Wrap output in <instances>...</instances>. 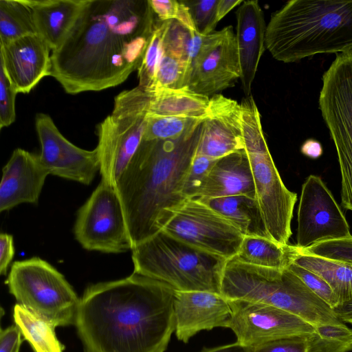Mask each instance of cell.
Listing matches in <instances>:
<instances>
[{"mask_svg":"<svg viewBox=\"0 0 352 352\" xmlns=\"http://www.w3.org/2000/svg\"><path fill=\"white\" fill-rule=\"evenodd\" d=\"M292 263L321 276L332 288L339 305L352 299V263L305 254L298 250Z\"/></svg>","mask_w":352,"mask_h":352,"instance_id":"4316f807","label":"cell"},{"mask_svg":"<svg viewBox=\"0 0 352 352\" xmlns=\"http://www.w3.org/2000/svg\"><path fill=\"white\" fill-rule=\"evenodd\" d=\"M14 254L13 236L7 233L0 234V273L6 275Z\"/></svg>","mask_w":352,"mask_h":352,"instance_id":"7bdbcfd3","label":"cell"},{"mask_svg":"<svg viewBox=\"0 0 352 352\" xmlns=\"http://www.w3.org/2000/svg\"><path fill=\"white\" fill-rule=\"evenodd\" d=\"M265 48L285 63L352 52V1L292 0L266 25Z\"/></svg>","mask_w":352,"mask_h":352,"instance_id":"277c9868","label":"cell"},{"mask_svg":"<svg viewBox=\"0 0 352 352\" xmlns=\"http://www.w3.org/2000/svg\"><path fill=\"white\" fill-rule=\"evenodd\" d=\"M241 78L236 34L229 25L204 36L186 87L207 97L232 87Z\"/></svg>","mask_w":352,"mask_h":352,"instance_id":"5bb4252c","label":"cell"},{"mask_svg":"<svg viewBox=\"0 0 352 352\" xmlns=\"http://www.w3.org/2000/svg\"><path fill=\"white\" fill-rule=\"evenodd\" d=\"M162 230L228 260L237 254L244 238L229 219L199 198L187 199Z\"/></svg>","mask_w":352,"mask_h":352,"instance_id":"8fae6325","label":"cell"},{"mask_svg":"<svg viewBox=\"0 0 352 352\" xmlns=\"http://www.w3.org/2000/svg\"><path fill=\"white\" fill-rule=\"evenodd\" d=\"M231 314L228 300L221 294L175 290V333L184 343L201 331L229 328Z\"/></svg>","mask_w":352,"mask_h":352,"instance_id":"d6986e66","label":"cell"},{"mask_svg":"<svg viewBox=\"0 0 352 352\" xmlns=\"http://www.w3.org/2000/svg\"><path fill=\"white\" fill-rule=\"evenodd\" d=\"M74 233L82 247L89 251L115 254L131 250L121 204L113 186L101 179L78 210Z\"/></svg>","mask_w":352,"mask_h":352,"instance_id":"30bf717a","label":"cell"},{"mask_svg":"<svg viewBox=\"0 0 352 352\" xmlns=\"http://www.w3.org/2000/svg\"><path fill=\"white\" fill-rule=\"evenodd\" d=\"M89 0H24L36 31L53 51L66 40Z\"/></svg>","mask_w":352,"mask_h":352,"instance_id":"603a6c76","label":"cell"},{"mask_svg":"<svg viewBox=\"0 0 352 352\" xmlns=\"http://www.w3.org/2000/svg\"><path fill=\"white\" fill-rule=\"evenodd\" d=\"M164 30V21L157 23L142 63L138 69L139 78L138 87L147 91L151 90L154 83L155 74L162 52Z\"/></svg>","mask_w":352,"mask_h":352,"instance_id":"1f68e13d","label":"cell"},{"mask_svg":"<svg viewBox=\"0 0 352 352\" xmlns=\"http://www.w3.org/2000/svg\"><path fill=\"white\" fill-rule=\"evenodd\" d=\"M151 98L138 86L121 92L112 113L97 126L101 179L113 187L143 141Z\"/></svg>","mask_w":352,"mask_h":352,"instance_id":"ba28073f","label":"cell"},{"mask_svg":"<svg viewBox=\"0 0 352 352\" xmlns=\"http://www.w3.org/2000/svg\"><path fill=\"white\" fill-rule=\"evenodd\" d=\"M245 150L252 172L255 197L270 239L288 244L297 195L285 186L267 144Z\"/></svg>","mask_w":352,"mask_h":352,"instance_id":"7c38bea8","label":"cell"},{"mask_svg":"<svg viewBox=\"0 0 352 352\" xmlns=\"http://www.w3.org/2000/svg\"><path fill=\"white\" fill-rule=\"evenodd\" d=\"M35 126L41 146L38 155L50 175L89 185L100 172L96 148L88 151L73 144L45 113L36 115Z\"/></svg>","mask_w":352,"mask_h":352,"instance_id":"2e32d148","label":"cell"},{"mask_svg":"<svg viewBox=\"0 0 352 352\" xmlns=\"http://www.w3.org/2000/svg\"><path fill=\"white\" fill-rule=\"evenodd\" d=\"M216 161L215 159L195 153L183 188L184 195L187 199L197 197L209 171Z\"/></svg>","mask_w":352,"mask_h":352,"instance_id":"f35d334b","label":"cell"},{"mask_svg":"<svg viewBox=\"0 0 352 352\" xmlns=\"http://www.w3.org/2000/svg\"><path fill=\"white\" fill-rule=\"evenodd\" d=\"M287 269L296 275L304 284L331 309L338 305V300L330 285L317 274L294 263Z\"/></svg>","mask_w":352,"mask_h":352,"instance_id":"74e56055","label":"cell"},{"mask_svg":"<svg viewBox=\"0 0 352 352\" xmlns=\"http://www.w3.org/2000/svg\"><path fill=\"white\" fill-rule=\"evenodd\" d=\"M133 272L165 283L175 291L221 294L228 261L161 230L131 248Z\"/></svg>","mask_w":352,"mask_h":352,"instance_id":"8992f818","label":"cell"},{"mask_svg":"<svg viewBox=\"0 0 352 352\" xmlns=\"http://www.w3.org/2000/svg\"><path fill=\"white\" fill-rule=\"evenodd\" d=\"M19 328L11 325L0 332V352H19L22 342Z\"/></svg>","mask_w":352,"mask_h":352,"instance_id":"b9f144b4","label":"cell"},{"mask_svg":"<svg viewBox=\"0 0 352 352\" xmlns=\"http://www.w3.org/2000/svg\"><path fill=\"white\" fill-rule=\"evenodd\" d=\"M148 0H89L51 54V76L70 94L117 86L138 69L157 23Z\"/></svg>","mask_w":352,"mask_h":352,"instance_id":"6da1fadb","label":"cell"},{"mask_svg":"<svg viewBox=\"0 0 352 352\" xmlns=\"http://www.w3.org/2000/svg\"><path fill=\"white\" fill-rule=\"evenodd\" d=\"M186 67L178 58L162 51L151 90L185 87Z\"/></svg>","mask_w":352,"mask_h":352,"instance_id":"d6a6232c","label":"cell"},{"mask_svg":"<svg viewBox=\"0 0 352 352\" xmlns=\"http://www.w3.org/2000/svg\"><path fill=\"white\" fill-rule=\"evenodd\" d=\"M340 206L321 177L311 175L302 186L298 209L297 248L351 236Z\"/></svg>","mask_w":352,"mask_h":352,"instance_id":"4fadbf2b","label":"cell"},{"mask_svg":"<svg viewBox=\"0 0 352 352\" xmlns=\"http://www.w3.org/2000/svg\"><path fill=\"white\" fill-rule=\"evenodd\" d=\"M243 2V1L241 0H219L216 12V20L217 23L234 7L240 5Z\"/></svg>","mask_w":352,"mask_h":352,"instance_id":"bcb514c9","label":"cell"},{"mask_svg":"<svg viewBox=\"0 0 352 352\" xmlns=\"http://www.w3.org/2000/svg\"><path fill=\"white\" fill-rule=\"evenodd\" d=\"M17 91L0 65V127L8 126L16 118L15 98Z\"/></svg>","mask_w":352,"mask_h":352,"instance_id":"ab89813d","label":"cell"},{"mask_svg":"<svg viewBox=\"0 0 352 352\" xmlns=\"http://www.w3.org/2000/svg\"><path fill=\"white\" fill-rule=\"evenodd\" d=\"M148 3L158 21L175 20L190 31L197 32L189 10L182 1L148 0Z\"/></svg>","mask_w":352,"mask_h":352,"instance_id":"d590c367","label":"cell"},{"mask_svg":"<svg viewBox=\"0 0 352 352\" xmlns=\"http://www.w3.org/2000/svg\"><path fill=\"white\" fill-rule=\"evenodd\" d=\"M201 118L161 116L147 114L143 140H165L180 138L187 131L201 124Z\"/></svg>","mask_w":352,"mask_h":352,"instance_id":"4dcf8cb0","label":"cell"},{"mask_svg":"<svg viewBox=\"0 0 352 352\" xmlns=\"http://www.w3.org/2000/svg\"><path fill=\"white\" fill-rule=\"evenodd\" d=\"M319 107L338 154L342 206L352 211V52L338 54L323 74Z\"/></svg>","mask_w":352,"mask_h":352,"instance_id":"9c48e42d","label":"cell"},{"mask_svg":"<svg viewBox=\"0 0 352 352\" xmlns=\"http://www.w3.org/2000/svg\"><path fill=\"white\" fill-rule=\"evenodd\" d=\"M0 46V65L17 93H29L43 78L51 76V49L37 33Z\"/></svg>","mask_w":352,"mask_h":352,"instance_id":"ac0fdd59","label":"cell"},{"mask_svg":"<svg viewBox=\"0 0 352 352\" xmlns=\"http://www.w3.org/2000/svg\"><path fill=\"white\" fill-rule=\"evenodd\" d=\"M221 294L227 300H244L292 313L314 327L336 324L333 309L287 268L278 270L228 260Z\"/></svg>","mask_w":352,"mask_h":352,"instance_id":"5b68a950","label":"cell"},{"mask_svg":"<svg viewBox=\"0 0 352 352\" xmlns=\"http://www.w3.org/2000/svg\"><path fill=\"white\" fill-rule=\"evenodd\" d=\"M333 310L340 320L352 324V299L338 305Z\"/></svg>","mask_w":352,"mask_h":352,"instance_id":"f6af8a7d","label":"cell"},{"mask_svg":"<svg viewBox=\"0 0 352 352\" xmlns=\"http://www.w3.org/2000/svg\"><path fill=\"white\" fill-rule=\"evenodd\" d=\"M308 352H349L352 351V329L343 322L314 327L307 337Z\"/></svg>","mask_w":352,"mask_h":352,"instance_id":"f546056e","label":"cell"},{"mask_svg":"<svg viewBox=\"0 0 352 352\" xmlns=\"http://www.w3.org/2000/svg\"><path fill=\"white\" fill-rule=\"evenodd\" d=\"M241 104L221 94L210 98L196 155L219 159L244 150Z\"/></svg>","mask_w":352,"mask_h":352,"instance_id":"e0dca14e","label":"cell"},{"mask_svg":"<svg viewBox=\"0 0 352 352\" xmlns=\"http://www.w3.org/2000/svg\"><path fill=\"white\" fill-rule=\"evenodd\" d=\"M296 245H282L264 237L245 236L237 254L232 258L258 267L284 270L297 253Z\"/></svg>","mask_w":352,"mask_h":352,"instance_id":"484cf974","label":"cell"},{"mask_svg":"<svg viewBox=\"0 0 352 352\" xmlns=\"http://www.w3.org/2000/svg\"><path fill=\"white\" fill-rule=\"evenodd\" d=\"M231 309L229 328L240 344L250 347L271 340L308 336L314 327L280 308L244 300H228Z\"/></svg>","mask_w":352,"mask_h":352,"instance_id":"9a60e30c","label":"cell"},{"mask_svg":"<svg viewBox=\"0 0 352 352\" xmlns=\"http://www.w3.org/2000/svg\"><path fill=\"white\" fill-rule=\"evenodd\" d=\"M297 248V247H296ZM300 252L352 263V235L316 243Z\"/></svg>","mask_w":352,"mask_h":352,"instance_id":"8d00e7d4","label":"cell"},{"mask_svg":"<svg viewBox=\"0 0 352 352\" xmlns=\"http://www.w3.org/2000/svg\"><path fill=\"white\" fill-rule=\"evenodd\" d=\"M13 316L15 324L34 352H63L64 346L56 336L54 326L18 303L14 307Z\"/></svg>","mask_w":352,"mask_h":352,"instance_id":"83f0119b","label":"cell"},{"mask_svg":"<svg viewBox=\"0 0 352 352\" xmlns=\"http://www.w3.org/2000/svg\"><path fill=\"white\" fill-rule=\"evenodd\" d=\"M201 124L177 139L143 140L115 184L132 248L161 231L187 200L183 188Z\"/></svg>","mask_w":352,"mask_h":352,"instance_id":"3957f363","label":"cell"},{"mask_svg":"<svg viewBox=\"0 0 352 352\" xmlns=\"http://www.w3.org/2000/svg\"><path fill=\"white\" fill-rule=\"evenodd\" d=\"M200 352H248V348L239 342L221 345L213 348L204 349Z\"/></svg>","mask_w":352,"mask_h":352,"instance_id":"7dc6e473","label":"cell"},{"mask_svg":"<svg viewBox=\"0 0 352 352\" xmlns=\"http://www.w3.org/2000/svg\"><path fill=\"white\" fill-rule=\"evenodd\" d=\"M151 94L149 115L201 118L205 116L210 102V98L187 87L159 89Z\"/></svg>","mask_w":352,"mask_h":352,"instance_id":"d4e9b609","label":"cell"},{"mask_svg":"<svg viewBox=\"0 0 352 352\" xmlns=\"http://www.w3.org/2000/svg\"><path fill=\"white\" fill-rule=\"evenodd\" d=\"M192 32L175 20L164 21L162 51L182 60L184 59ZM198 33V32H197Z\"/></svg>","mask_w":352,"mask_h":352,"instance_id":"836d02e7","label":"cell"},{"mask_svg":"<svg viewBox=\"0 0 352 352\" xmlns=\"http://www.w3.org/2000/svg\"><path fill=\"white\" fill-rule=\"evenodd\" d=\"M255 195L251 166L244 149L217 160L197 197L216 198L234 195L255 197Z\"/></svg>","mask_w":352,"mask_h":352,"instance_id":"7402d4cb","label":"cell"},{"mask_svg":"<svg viewBox=\"0 0 352 352\" xmlns=\"http://www.w3.org/2000/svg\"><path fill=\"white\" fill-rule=\"evenodd\" d=\"M49 171L39 155L15 149L2 169L0 211L23 204H37Z\"/></svg>","mask_w":352,"mask_h":352,"instance_id":"ffe728a7","label":"cell"},{"mask_svg":"<svg viewBox=\"0 0 352 352\" xmlns=\"http://www.w3.org/2000/svg\"><path fill=\"white\" fill-rule=\"evenodd\" d=\"M6 284L18 304L55 327L75 324L80 298L46 261L32 257L15 261Z\"/></svg>","mask_w":352,"mask_h":352,"instance_id":"52a82bcc","label":"cell"},{"mask_svg":"<svg viewBox=\"0 0 352 352\" xmlns=\"http://www.w3.org/2000/svg\"><path fill=\"white\" fill-rule=\"evenodd\" d=\"M175 289L133 272L89 285L75 325L85 352H164L175 331Z\"/></svg>","mask_w":352,"mask_h":352,"instance_id":"7a4b0ae2","label":"cell"},{"mask_svg":"<svg viewBox=\"0 0 352 352\" xmlns=\"http://www.w3.org/2000/svg\"><path fill=\"white\" fill-rule=\"evenodd\" d=\"M236 38L242 88L250 96L258 63L265 49L266 25L258 1H245L236 11Z\"/></svg>","mask_w":352,"mask_h":352,"instance_id":"44dd1931","label":"cell"},{"mask_svg":"<svg viewBox=\"0 0 352 352\" xmlns=\"http://www.w3.org/2000/svg\"><path fill=\"white\" fill-rule=\"evenodd\" d=\"M188 7L197 32L207 35L218 23L216 20L219 0L182 1Z\"/></svg>","mask_w":352,"mask_h":352,"instance_id":"e575fe53","label":"cell"},{"mask_svg":"<svg viewBox=\"0 0 352 352\" xmlns=\"http://www.w3.org/2000/svg\"><path fill=\"white\" fill-rule=\"evenodd\" d=\"M197 198L229 219L244 236L270 239L256 197L234 195L216 198Z\"/></svg>","mask_w":352,"mask_h":352,"instance_id":"cb8c5ba5","label":"cell"},{"mask_svg":"<svg viewBox=\"0 0 352 352\" xmlns=\"http://www.w3.org/2000/svg\"><path fill=\"white\" fill-rule=\"evenodd\" d=\"M34 33L32 11L24 0L0 1V45Z\"/></svg>","mask_w":352,"mask_h":352,"instance_id":"f1b7e54d","label":"cell"},{"mask_svg":"<svg viewBox=\"0 0 352 352\" xmlns=\"http://www.w3.org/2000/svg\"><path fill=\"white\" fill-rule=\"evenodd\" d=\"M300 151L308 157L316 159L322 155L323 149L318 141L314 139H308L302 144Z\"/></svg>","mask_w":352,"mask_h":352,"instance_id":"ee69618b","label":"cell"},{"mask_svg":"<svg viewBox=\"0 0 352 352\" xmlns=\"http://www.w3.org/2000/svg\"><path fill=\"white\" fill-rule=\"evenodd\" d=\"M307 336H293L254 345L248 352H308Z\"/></svg>","mask_w":352,"mask_h":352,"instance_id":"60d3db41","label":"cell"}]
</instances>
